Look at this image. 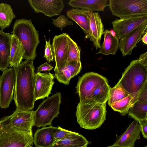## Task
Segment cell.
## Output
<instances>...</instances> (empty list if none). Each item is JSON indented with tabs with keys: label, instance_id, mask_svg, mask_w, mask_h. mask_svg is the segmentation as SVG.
Here are the masks:
<instances>
[{
	"label": "cell",
	"instance_id": "6da1fadb",
	"mask_svg": "<svg viewBox=\"0 0 147 147\" xmlns=\"http://www.w3.org/2000/svg\"><path fill=\"white\" fill-rule=\"evenodd\" d=\"M12 67L15 73L13 99L16 109L32 110L35 102V73L33 61L25 60Z\"/></svg>",
	"mask_w": 147,
	"mask_h": 147
},
{
	"label": "cell",
	"instance_id": "7a4b0ae2",
	"mask_svg": "<svg viewBox=\"0 0 147 147\" xmlns=\"http://www.w3.org/2000/svg\"><path fill=\"white\" fill-rule=\"evenodd\" d=\"M12 34L21 43L24 51L23 59L33 61L36 56V49L40 42L39 32L31 20L23 18L17 20L13 25Z\"/></svg>",
	"mask_w": 147,
	"mask_h": 147
},
{
	"label": "cell",
	"instance_id": "3957f363",
	"mask_svg": "<svg viewBox=\"0 0 147 147\" xmlns=\"http://www.w3.org/2000/svg\"><path fill=\"white\" fill-rule=\"evenodd\" d=\"M147 83V66L138 60L132 61L116 85L122 87L129 95L138 96Z\"/></svg>",
	"mask_w": 147,
	"mask_h": 147
},
{
	"label": "cell",
	"instance_id": "277c9868",
	"mask_svg": "<svg viewBox=\"0 0 147 147\" xmlns=\"http://www.w3.org/2000/svg\"><path fill=\"white\" fill-rule=\"evenodd\" d=\"M106 103L82 104L79 102L76 116L80 127L93 130L99 127L106 120Z\"/></svg>",
	"mask_w": 147,
	"mask_h": 147
},
{
	"label": "cell",
	"instance_id": "5b68a950",
	"mask_svg": "<svg viewBox=\"0 0 147 147\" xmlns=\"http://www.w3.org/2000/svg\"><path fill=\"white\" fill-rule=\"evenodd\" d=\"M61 102L60 92L47 97L34 112V126L37 127L51 126L53 119L59 114Z\"/></svg>",
	"mask_w": 147,
	"mask_h": 147
},
{
	"label": "cell",
	"instance_id": "8992f818",
	"mask_svg": "<svg viewBox=\"0 0 147 147\" xmlns=\"http://www.w3.org/2000/svg\"><path fill=\"white\" fill-rule=\"evenodd\" d=\"M113 15L120 18L147 16V0H109Z\"/></svg>",
	"mask_w": 147,
	"mask_h": 147
},
{
	"label": "cell",
	"instance_id": "52a82bcc",
	"mask_svg": "<svg viewBox=\"0 0 147 147\" xmlns=\"http://www.w3.org/2000/svg\"><path fill=\"white\" fill-rule=\"evenodd\" d=\"M107 83L108 81L106 78L95 72L86 73L79 77L76 87V92L79 97V102L88 103L95 90Z\"/></svg>",
	"mask_w": 147,
	"mask_h": 147
},
{
	"label": "cell",
	"instance_id": "ba28073f",
	"mask_svg": "<svg viewBox=\"0 0 147 147\" xmlns=\"http://www.w3.org/2000/svg\"><path fill=\"white\" fill-rule=\"evenodd\" d=\"M33 143L32 134L9 128L0 135V147H28Z\"/></svg>",
	"mask_w": 147,
	"mask_h": 147
},
{
	"label": "cell",
	"instance_id": "9c48e42d",
	"mask_svg": "<svg viewBox=\"0 0 147 147\" xmlns=\"http://www.w3.org/2000/svg\"><path fill=\"white\" fill-rule=\"evenodd\" d=\"M15 73L13 68L4 70L0 76V107H8L13 99L15 85Z\"/></svg>",
	"mask_w": 147,
	"mask_h": 147
},
{
	"label": "cell",
	"instance_id": "30bf717a",
	"mask_svg": "<svg viewBox=\"0 0 147 147\" xmlns=\"http://www.w3.org/2000/svg\"><path fill=\"white\" fill-rule=\"evenodd\" d=\"M34 112L32 110L19 111L16 109L12 115L9 116L8 126L11 128L32 134Z\"/></svg>",
	"mask_w": 147,
	"mask_h": 147
},
{
	"label": "cell",
	"instance_id": "8fae6325",
	"mask_svg": "<svg viewBox=\"0 0 147 147\" xmlns=\"http://www.w3.org/2000/svg\"><path fill=\"white\" fill-rule=\"evenodd\" d=\"M69 35L63 33L54 37L52 45L54 53L55 65V71H60L67 64Z\"/></svg>",
	"mask_w": 147,
	"mask_h": 147
},
{
	"label": "cell",
	"instance_id": "7c38bea8",
	"mask_svg": "<svg viewBox=\"0 0 147 147\" xmlns=\"http://www.w3.org/2000/svg\"><path fill=\"white\" fill-rule=\"evenodd\" d=\"M147 22L142 24L120 40L118 48L123 56L131 55L142 34L147 32Z\"/></svg>",
	"mask_w": 147,
	"mask_h": 147
},
{
	"label": "cell",
	"instance_id": "4fadbf2b",
	"mask_svg": "<svg viewBox=\"0 0 147 147\" xmlns=\"http://www.w3.org/2000/svg\"><path fill=\"white\" fill-rule=\"evenodd\" d=\"M147 22V16H137L116 19L112 22L113 30L119 39Z\"/></svg>",
	"mask_w": 147,
	"mask_h": 147
},
{
	"label": "cell",
	"instance_id": "5bb4252c",
	"mask_svg": "<svg viewBox=\"0 0 147 147\" xmlns=\"http://www.w3.org/2000/svg\"><path fill=\"white\" fill-rule=\"evenodd\" d=\"M28 1L34 12L42 13L49 17L60 14L64 7L63 0H28Z\"/></svg>",
	"mask_w": 147,
	"mask_h": 147
},
{
	"label": "cell",
	"instance_id": "9a60e30c",
	"mask_svg": "<svg viewBox=\"0 0 147 147\" xmlns=\"http://www.w3.org/2000/svg\"><path fill=\"white\" fill-rule=\"evenodd\" d=\"M54 76L50 72L35 73V101L48 97L54 84Z\"/></svg>",
	"mask_w": 147,
	"mask_h": 147
},
{
	"label": "cell",
	"instance_id": "2e32d148",
	"mask_svg": "<svg viewBox=\"0 0 147 147\" xmlns=\"http://www.w3.org/2000/svg\"><path fill=\"white\" fill-rule=\"evenodd\" d=\"M141 129L138 122L134 120L121 136L116 134V140L112 145L118 147H134L136 141L140 138Z\"/></svg>",
	"mask_w": 147,
	"mask_h": 147
},
{
	"label": "cell",
	"instance_id": "e0dca14e",
	"mask_svg": "<svg viewBox=\"0 0 147 147\" xmlns=\"http://www.w3.org/2000/svg\"><path fill=\"white\" fill-rule=\"evenodd\" d=\"M88 17L90 29L89 39L97 50L100 47L101 39L104 31V25L98 12L89 11Z\"/></svg>",
	"mask_w": 147,
	"mask_h": 147
},
{
	"label": "cell",
	"instance_id": "ac0fdd59",
	"mask_svg": "<svg viewBox=\"0 0 147 147\" xmlns=\"http://www.w3.org/2000/svg\"><path fill=\"white\" fill-rule=\"evenodd\" d=\"M12 34L0 30V70L3 71L9 65Z\"/></svg>",
	"mask_w": 147,
	"mask_h": 147
},
{
	"label": "cell",
	"instance_id": "d6986e66",
	"mask_svg": "<svg viewBox=\"0 0 147 147\" xmlns=\"http://www.w3.org/2000/svg\"><path fill=\"white\" fill-rule=\"evenodd\" d=\"M89 11L73 8L67 12V17L78 25L86 34L85 38H89L90 36Z\"/></svg>",
	"mask_w": 147,
	"mask_h": 147
},
{
	"label": "cell",
	"instance_id": "ffe728a7",
	"mask_svg": "<svg viewBox=\"0 0 147 147\" xmlns=\"http://www.w3.org/2000/svg\"><path fill=\"white\" fill-rule=\"evenodd\" d=\"M82 68L81 61H71L63 69L55 71V77L59 82L68 85L71 78L77 75Z\"/></svg>",
	"mask_w": 147,
	"mask_h": 147
},
{
	"label": "cell",
	"instance_id": "44dd1931",
	"mask_svg": "<svg viewBox=\"0 0 147 147\" xmlns=\"http://www.w3.org/2000/svg\"><path fill=\"white\" fill-rule=\"evenodd\" d=\"M57 127L52 126L42 127L36 131L33 137V143L36 147H50L54 143L53 132Z\"/></svg>",
	"mask_w": 147,
	"mask_h": 147
},
{
	"label": "cell",
	"instance_id": "7402d4cb",
	"mask_svg": "<svg viewBox=\"0 0 147 147\" xmlns=\"http://www.w3.org/2000/svg\"><path fill=\"white\" fill-rule=\"evenodd\" d=\"M107 0H71L68 2L73 8L94 11H104L105 8L109 6Z\"/></svg>",
	"mask_w": 147,
	"mask_h": 147
},
{
	"label": "cell",
	"instance_id": "603a6c76",
	"mask_svg": "<svg viewBox=\"0 0 147 147\" xmlns=\"http://www.w3.org/2000/svg\"><path fill=\"white\" fill-rule=\"evenodd\" d=\"M90 142L78 133L54 142L50 147H87Z\"/></svg>",
	"mask_w": 147,
	"mask_h": 147
},
{
	"label": "cell",
	"instance_id": "cb8c5ba5",
	"mask_svg": "<svg viewBox=\"0 0 147 147\" xmlns=\"http://www.w3.org/2000/svg\"><path fill=\"white\" fill-rule=\"evenodd\" d=\"M103 34V42L96 54H101L106 55H115L119 47V39L116 36L112 35L109 30L107 29L104 31Z\"/></svg>",
	"mask_w": 147,
	"mask_h": 147
},
{
	"label": "cell",
	"instance_id": "d4e9b609",
	"mask_svg": "<svg viewBox=\"0 0 147 147\" xmlns=\"http://www.w3.org/2000/svg\"><path fill=\"white\" fill-rule=\"evenodd\" d=\"M24 51L17 38L12 34L10 56L9 65L11 67L19 65L23 59Z\"/></svg>",
	"mask_w": 147,
	"mask_h": 147
},
{
	"label": "cell",
	"instance_id": "484cf974",
	"mask_svg": "<svg viewBox=\"0 0 147 147\" xmlns=\"http://www.w3.org/2000/svg\"><path fill=\"white\" fill-rule=\"evenodd\" d=\"M16 17L9 4H0V28L3 30L9 27L13 20Z\"/></svg>",
	"mask_w": 147,
	"mask_h": 147
},
{
	"label": "cell",
	"instance_id": "4316f807",
	"mask_svg": "<svg viewBox=\"0 0 147 147\" xmlns=\"http://www.w3.org/2000/svg\"><path fill=\"white\" fill-rule=\"evenodd\" d=\"M128 117L138 122L147 119V102L137 101L128 111Z\"/></svg>",
	"mask_w": 147,
	"mask_h": 147
},
{
	"label": "cell",
	"instance_id": "83f0119b",
	"mask_svg": "<svg viewBox=\"0 0 147 147\" xmlns=\"http://www.w3.org/2000/svg\"><path fill=\"white\" fill-rule=\"evenodd\" d=\"M138 96L129 95L126 97L111 104L110 106L115 111L120 113L122 116L128 113L129 109L137 101Z\"/></svg>",
	"mask_w": 147,
	"mask_h": 147
},
{
	"label": "cell",
	"instance_id": "f1b7e54d",
	"mask_svg": "<svg viewBox=\"0 0 147 147\" xmlns=\"http://www.w3.org/2000/svg\"><path fill=\"white\" fill-rule=\"evenodd\" d=\"M111 88L108 83L99 87L93 93L88 103H106L109 97Z\"/></svg>",
	"mask_w": 147,
	"mask_h": 147
},
{
	"label": "cell",
	"instance_id": "f546056e",
	"mask_svg": "<svg viewBox=\"0 0 147 147\" xmlns=\"http://www.w3.org/2000/svg\"><path fill=\"white\" fill-rule=\"evenodd\" d=\"M129 95L122 87L116 85L110 90L108 104L110 106L112 103L124 98Z\"/></svg>",
	"mask_w": 147,
	"mask_h": 147
},
{
	"label": "cell",
	"instance_id": "4dcf8cb0",
	"mask_svg": "<svg viewBox=\"0 0 147 147\" xmlns=\"http://www.w3.org/2000/svg\"><path fill=\"white\" fill-rule=\"evenodd\" d=\"M67 63L71 61L80 62V49L69 36Z\"/></svg>",
	"mask_w": 147,
	"mask_h": 147
},
{
	"label": "cell",
	"instance_id": "1f68e13d",
	"mask_svg": "<svg viewBox=\"0 0 147 147\" xmlns=\"http://www.w3.org/2000/svg\"><path fill=\"white\" fill-rule=\"evenodd\" d=\"M76 133L67 130L58 126L53 134V137L54 142L63 139L69 136L75 134Z\"/></svg>",
	"mask_w": 147,
	"mask_h": 147
},
{
	"label": "cell",
	"instance_id": "d6a6232c",
	"mask_svg": "<svg viewBox=\"0 0 147 147\" xmlns=\"http://www.w3.org/2000/svg\"><path fill=\"white\" fill-rule=\"evenodd\" d=\"M52 20V24L56 27L60 28L61 30L67 26L73 24V22L69 20L63 15H60L57 19H53Z\"/></svg>",
	"mask_w": 147,
	"mask_h": 147
},
{
	"label": "cell",
	"instance_id": "836d02e7",
	"mask_svg": "<svg viewBox=\"0 0 147 147\" xmlns=\"http://www.w3.org/2000/svg\"><path fill=\"white\" fill-rule=\"evenodd\" d=\"M45 41L46 44L43 57L49 63L54 61V55L53 49L52 45L50 43V39L48 41H47L46 39Z\"/></svg>",
	"mask_w": 147,
	"mask_h": 147
},
{
	"label": "cell",
	"instance_id": "e575fe53",
	"mask_svg": "<svg viewBox=\"0 0 147 147\" xmlns=\"http://www.w3.org/2000/svg\"><path fill=\"white\" fill-rule=\"evenodd\" d=\"M137 100V101L147 102V83L139 92Z\"/></svg>",
	"mask_w": 147,
	"mask_h": 147
},
{
	"label": "cell",
	"instance_id": "d590c367",
	"mask_svg": "<svg viewBox=\"0 0 147 147\" xmlns=\"http://www.w3.org/2000/svg\"><path fill=\"white\" fill-rule=\"evenodd\" d=\"M140 126L141 131L144 138L147 139V119L138 122Z\"/></svg>",
	"mask_w": 147,
	"mask_h": 147
},
{
	"label": "cell",
	"instance_id": "8d00e7d4",
	"mask_svg": "<svg viewBox=\"0 0 147 147\" xmlns=\"http://www.w3.org/2000/svg\"><path fill=\"white\" fill-rule=\"evenodd\" d=\"M8 116H5L0 120V135L9 127L7 125Z\"/></svg>",
	"mask_w": 147,
	"mask_h": 147
},
{
	"label": "cell",
	"instance_id": "74e56055",
	"mask_svg": "<svg viewBox=\"0 0 147 147\" xmlns=\"http://www.w3.org/2000/svg\"><path fill=\"white\" fill-rule=\"evenodd\" d=\"M53 67L48 64L47 62L43 63L40 65L37 69L38 71H49L53 69Z\"/></svg>",
	"mask_w": 147,
	"mask_h": 147
},
{
	"label": "cell",
	"instance_id": "f35d334b",
	"mask_svg": "<svg viewBox=\"0 0 147 147\" xmlns=\"http://www.w3.org/2000/svg\"><path fill=\"white\" fill-rule=\"evenodd\" d=\"M138 60L144 65L147 66V52L140 55Z\"/></svg>",
	"mask_w": 147,
	"mask_h": 147
},
{
	"label": "cell",
	"instance_id": "ab89813d",
	"mask_svg": "<svg viewBox=\"0 0 147 147\" xmlns=\"http://www.w3.org/2000/svg\"><path fill=\"white\" fill-rule=\"evenodd\" d=\"M147 32H146L142 37L140 40H142V42L146 45L147 44Z\"/></svg>",
	"mask_w": 147,
	"mask_h": 147
},
{
	"label": "cell",
	"instance_id": "60d3db41",
	"mask_svg": "<svg viewBox=\"0 0 147 147\" xmlns=\"http://www.w3.org/2000/svg\"><path fill=\"white\" fill-rule=\"evenodd\" d=\"M110 32L111 35H113V36H116V34L115 33V32L113 30V29H111L110 30H109Z\"/></svg>",
	"mask_w": 147,
	"mask_h": 147
},
{
	"label": "cell",
	"instance_id": "b9f144b4",
	"mask_svg": "<svg viewBox=\"0 0 147 147\" xmlns=\"http://www.w3.org/2000/svg\"><path fill=\"white\" fill-rule=\"evenodd\" d=\"M118 147L116 146H113V145H111V146H107V147Z\"/></svg>",
	"mask_w": 147,
	"mask_h": 147
},
{
	"label": "cell",
	"instance_id": "7bdbcfd3",
	"mask_svg": "<svg viewBox=\"0 0 147 147\" xmlns=\"http://www.w3.org/2000/svg\"><path fill=\"white\" fill-rule=\"evenodd\" d=\"M28 147H33L32 146V145H31V146H28Z\"/></svg>",
	"mask_w": 147,
	"mask_h": 147
},
{
	"label": "cell",
	"instance_id": "ee69618b",
	"mask_svg": "<svg viewBox=\"0 0 147 147\" xmlns=\"http://www.w3.org/2000/svg\"><path fill=\"white\" fill-rule=\"evenodd\" d=\"M144 147H147V146H144Z\"/></svg>",
	"mask_w": 147,
	"mask_h": 147
}]
</instances>
